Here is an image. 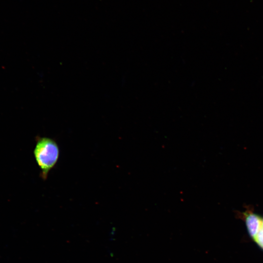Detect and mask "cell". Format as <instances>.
<instances>
[{
	"label": "cell",
	"mask_w": 263,
	"mask_h": 263,
	"mask_svg": "<svg viewBox=\"0 0 263 263\" xmlns=\"http://www.w3.org/2000/svg\"><path fill=\"white\" fill-rule=\"evenodd\" d=\"M252 239L263 249V219L258 232Z\"/></svg>",
	"instance_id": "3957f363"
},
{
	"label": "cell",
	"mask_w": 263,
	"mask_h": 263,
	"mask_svg": "<svg viewBox=\"0 0 263 263\" xmlns=\"http://www.w3.org/2000/svg\"><path fill=\"white\" fill-rule=\"evenodd\" d=\"M245 216L247 231L253 238L258 232L262 225L263 219L252 212L246 213Z\"/></svg>",
	"instance_id": "7a4b0ae2"
},
{
	"label": "cell",
	"mask_w": 263,
	"mask_h": 263,
	"mask_svg": "<svg viewBox=\"0 0 263 263\" xmlns=\"http://www.w3.org/2000/svg\"><path fill=\"white\" fill-rule=\"evenodd\" d=\"M34 153L37 163L41 170V177L46 179L48 173L58 160V146L50 138L40 137L38 139Z\"/></svg>",
	"instance_id": "6da1fadb"
}]
</instances>
